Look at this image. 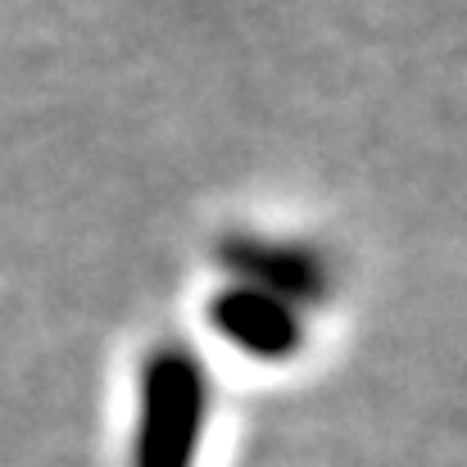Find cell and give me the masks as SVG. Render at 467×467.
<instances>
[{
  "label": "cell",
  "mask_w": 467,
  "mask_h": 467,
  "mask_svg": "<svg viewBox=\"0 0 467 467\" xmlns=\"http://www.w3.org/2000/svg\"><path fill=\"white\" fill-rule=\"evenodd\" d=\"M209 322L223 340L254 358H291L305 345V322L300 309L254 291V286H227L209 300Z\"/></svg>",
  "instance_id": "3"
},
{
  "label": "cell",
  "mask_w": 467,
  "mask_h": 467,
  "mask_svg": "<svg viewBox=\"0 0 467 467\" xmlns=\"http://www.w3.org/2000/svg\"><path fill=\"white\" fill-rule=\"evenodd\" d=\"M209 418L204 363L186 345H159L141 368L132 467H195Z\"/></svg>",
  "instance_id": "1"
},
{
  "label": "cell",
  "mask_w": 467,
  "mask_h": 467,
  "mask_svg": "<svg viewBox=\"0 0 467 467\" xmlns=\"http://www.w3.org/2000/svg\"><path fill=\"white\" fill-rule=\"evenodd\" d=\"M218 264L227 273H236L241 286H254L291 309L322 305L331 296L327 264L300 245H282V241H264V236H227L218 245Z\"/></svg>",
  "instance_id": "2"
}]
</instances>
